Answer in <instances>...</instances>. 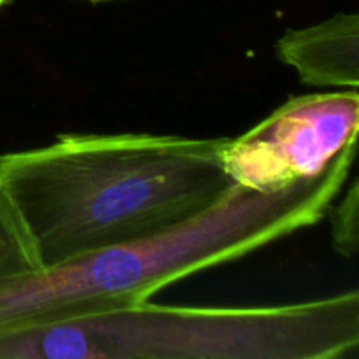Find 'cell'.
I'll return each instance as SVG.
<instances>
[{
	"label": "cell",
	"mask_w": 359,
	"mask_h": 359,
	"mask_svg": "<svg viewBox=\"0 0 359 359\" xmlns=\"http://www.w3.org/2000/svg\"><path fill=\"white\" fill-rule=\"evenodd\" d=\"M228 140L67 133L0 154V184L51 269L156 237L219 203L237 186L224 167Z\"/></svg>",
	"instance_id": "1"
},
{
	"label": "cell",
	"mask_w": 359,
	"mask_h": 359,
	"mask_svg": "<svg viewBox=\"0 0 359 359\" xmlns=\"http://www.w3.org/2000/svg\"><path fill=\"white\" fill-rule=\"evenodd\" d=\"M356 144L321 175L272 193L235 186L200 216L0 287V332L69 321L149 300L168 284L318 224L349 179Z\"/></svg>",
	"instance_id": "2"
},
{
	"label": "cell",
	"mask_w": 359,
	"mask_h": 359,
	"mask_svg": "<svg viewBox=\"0 0 359 359\" xmlns=\"http://www.w3.org/2000/svg\"><path fill=\"white\" fill-rule=\"evenodd\" d=\"M359 346V293L272 307L149 300L0 332V359H337Z\"/></svg>",
	"instance_id": "3"
},
{
	"label": "cell",
	"mask_w": 359,
	"mask_h": 359,
	"mask_svg": "<svg viewBox=\"0 0 359 359\" xmlns=\"http://www.w3.org/2000/svg\"><path fill=\"white\" fill-rule=\"evenodd\" d=\"M358 90L294 97L224 147L237 186L272 193L321 175L358 142Z\"/></svg>",
	"instance_id": "4"
},
{
	"label": "cell",
	"mask_w": 359,
	"mask_h": 359,
	"mask_svg": "<svg viewBox=\"0 0 359 359\" xmlns=\"http://www.w3.org/2000/svg\"><path fill=\"white\" fill-rule=\"evenodd\" d=\"M277 56L309 86L358 90L359 16L339 13L321 23L291 28L276 44Z\"/></svg>",
	"instance_id": "5"
},
{
	"label": "cell",
	"mask_w": 359,
	"mask_h": 359,
	"mask_svg": "<svg viewBox=\"0 0 359 359\" xmlns=\"http://www.w3.org/2000/svg\"><path fill=\"white\" fill-rule=\"evenodd\" d=\"M37 249L25 221L0 184V287L42 272Z\"/></svg>",
	"instance_id": "6"
},
{
	"label": "cell",
	"mask_w": 359,
	"mask_h": 359,
	"mask_svg": "<svg viewBox=\"0 0 359 359\" xmlns=\"http://www.w3.org/2000/svg\"><path fill=\"white\" fill-rule=\"evenodd\" d=\"M332 242L339 255L354 258L359 248V182L353 181L340 203L332 205Z\"/></svg>",
	"instance_id": "7"
},
{
	"label": "cell",
	"mask_w": 359,
	"mask_h": 359,
	"mask_svg": "<svg viewBox=\"0 0 359 359\" xmlns=\"http://www.w3.org/2000/svg\"><path fill=\"white\" fill-rule=\"evenodd\" d=\"M6 2H7V0H0V7H2Z\"/></svg>",
	"instance_id": "8"
},
{
	"label": "cell",
	"mask_w": 359,
	"mask_h": 359,
	"mask_svg": "<svg viewBox=\"0 0 359 359\" xmlns=\"http://www.w3.org/2000/svg\"><path fill=\"white\" fill-rule=\"evenodd\" d=\"M91 2H102V0H91Z\"/></svg>",
	"instance_id": "9"
}]
</instances>
